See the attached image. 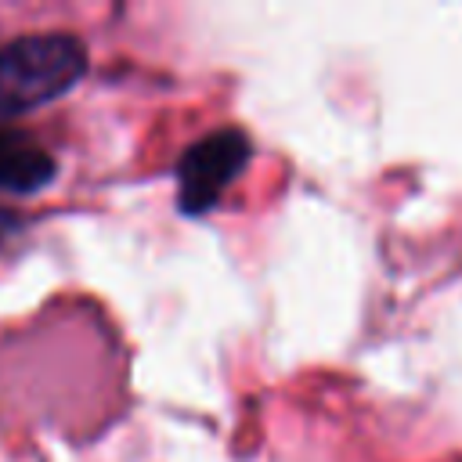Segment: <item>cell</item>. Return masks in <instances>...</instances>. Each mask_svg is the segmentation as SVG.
Wrapping results in <instances>:
<instances>
[{"instance_id": "3", "label": "cell", "mask_w": 462, "mask_h": 462, "mask_svg": "<svg viewBox=\"0 0 462 462\" xmlns=\"http://www.w3.org/2000/svg\"><path fill=\"white\" fill-rule=\"evenodd\" d=\"M54 177V155L22 130H0V188L32 195Z\"/></svg>"}, {"instance_id": "1", "label": "cell", "mask_w": 462, "mask_h": 462, "mask_svg": "<svg viewBox=\"0 0 462 462\" xmlns=\"http://www.w3.org/2000/svg\"><path fill=\"white\" fill-rule=\"evenodd\" d=\"M87 72V51L69 32L18 36L0 47V116H18L69 94Z\"/></svg>"}, {"instance_id": "2", "label": "cell", "mask_w": 462, "mask_h": 462, "mask_svg": "<svg viewBox=\"0 0 462 462\" xmlns=\"http://www.w3.org/2000/svg\"><path fill=\"white\" fill-rule=\"evenodd\" d=\"M253 148L242 130H217L195 141L177 162V199L184 213H206L242 173Z\"/></svg>"}]
</instances>
